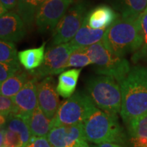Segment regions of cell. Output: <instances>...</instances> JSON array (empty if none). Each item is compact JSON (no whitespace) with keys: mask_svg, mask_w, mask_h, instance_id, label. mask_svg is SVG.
<instances>
[{"mask_svg":"<svg viewBox=\"0 0 147 147\" xmlns=\"http://www.w3.org/2000/svg\"><path fill=\"white\" fill-rule=\"evenodd\" d=\"M3 127L5 138L3 147H25L32 138L27 121L18 116H9Z\"/></svg>","mask_w":147,"mask_h":147,"instance_id":"cell-11","label":"cell"},{"mask_svg":"<svg viewBox=\"0 0 147 147\" xmlns=\"http://www.w3.org/2000/svg\"><path fill=\"white\" fill-rule=\"evenodd\" d=\"M140 23L142 30L143 44L140 49L134 53L132 57V60L134 62L147 59V8L140 16Z\"/></svg>","mask_w":147,"mask_h":147,"instance_id":"cell-26","label":"cell"},{"mask_svg":"<svg viewBox=\"0 0 147 147\" xmlns=\"http://www.w3.org/2000/svg\"><path fill=\"white\" fill-rule=\"evenodd\" d=\"M18 60V53L13 42L1 40L0 42V61L1 63L16 61Z\"/></svg>","mask_w":147,"mask_h":147,"instance_id":"cell-25","label":"cell"},{"mask_svg":"<svg viewBox=\"0 0 147 147\" xmlns=\"http://www.w3.org/2000/svg\"><path fill=\"white\" fill-rule=\"evenodd\" d=\"M45 0H18L16 12L21 16L27 27H30L35 21L38 9Z\"/></svg>","mask_w":147,"mask_h":147,"instance_id":"cell-22","label":"cell"},{"mask_svg":"<svg viewBox=\"0 0 147 147\" xmlns=\"http://www.w3.org/2000/svg\"><path fill=\"white\" fill-rule=\"evenodd\" d=\"M78 147H89V144H87V142H84V144H82L80 145V146H79Z\"/></svg>","mask_w":147,"mask_h":147,"instance_id":"cell-32","label":"cell"},{"mask_svg":"<svg viewBox=\"0 0 147 147\" xmlns=\"http://www.w3.org/2000/svg\"><path fill=\"white\" fill-rule=\"evenodd\" d=\"M46 42L38 48L29 49L18 53L20 63L27 71L34 70L40 67L45 59Z\"/></svg>","mask_w":147,"mask_h":147,"instance_id":"cell-20","label":"cell"},{"mask_svg":"<svg viewBox=\"0 0 147 147\" xmlns=\"http://www.w3.org/2000/svg\"><path fill=\"white\" fill-rule=\"evenodd\" d=\"M14 103L12 97L1 95L0 96V115L1 118L7 120L9 116L14 113Z\"/></svg>","mask_w":147,"mask_h":147,"instance_id":"cell-28","label":"cell"},{"mask_svg":"<svg viewBox=\"0 0 147 147\" xmlns=\"http://www.w3.org/2000/svg\"><path fill=\"white\" fill-rule=\"evenodd\" d=\"M38 80L35 77L29 79L23 89L12 97L14 103V113L12 115L21 117L27 121L38 106Z\"/></svg>","mask_w":147,"mask_h":147,"instance_id":"cell-10","label":"cell"},{"mask_svg":"<svg viewBox=\"0 0 147 147\" xmlns=\"http://www.w3.org/2000/svg\"><path fill=\"white\" fill-rule=\"evenodd\" d=\"M119 15L108 5L97 6L87 14V25L94 29H106L115 22Z\"/></svg>","mask_w":147,"mask_h":147,"instance_id":"cell-15","label":"cell"},{"mask_svg":"<svg viewBox=\"0 0 147 147\" xmlns=\"http://www.w3.org/2000/svg\"><path fill=\"white\" fill-rule=\"evenodd\" d=\"M73 0H45L37 11L35 21L40 33L54 31Z\"/></svg>","mask_w":147,"mask_h":147,"instance_id":"cell-9","label":"cell"},{"mask_svg":"<svg viewBox=\"0 0 147 147\" xmlns=\"http://www.w3.org/2000/svg\"><path fill=\"white\" fill-rule=\"evenodd\" d=\"M94 105L87 93L79 91L75 92L60 105L51 121L52 129L82 124Z\"/></svg>","mask_w":147,"mask_h":147,"instance_id":"cell-6","label":"cell"},{"mask_svg":"<svg viewBox=\"0 0 147 147\" xmlns=\"http://www.w3.org/2000/svg\"><path fill=\"white\" fill-rule=\"evenodd\" d=\"M25 147H52L47 137H32Z\"/></svg>","mask_w":147,"mask_h":147,"instance_id":"cell-29","label":"cell"},{"mask_svg":"<svg viewBox=\"0 0 147 147\" xmlns=\"http://www.w3.org/2000/svg\"><path fill=\"white\" fill-rule=\"evenodd\" d=\"M89 65H93V61L88 55L85 48H79L70 55L66 69L70 67H83Z\"/></svg>","mask_w":147,"mask_h":147,"instance_id":"cell-24","label":"cell"},{"mask_svg":"<svg viewBox=\"0 0 147 147\" xmlns=\"http://www.w3.org/2000/svg\"><path fill=\"white\" fill-rule=\"evenodd\" d=\"M29 80V74L26 71H19L1 84V95L10 97H14L23 89Z\"/></svg>","mask_w":147,"mask_h":147,"instance_id":"cell-21","label":"cell"},{"mask_svg":"<svg viewBox=\"0 0 147 147\" xmlns=\"http://www.w3.org/2000/svg\"><path fill=\"white\" fill-rule=\"evenodd\" d=\"M26 35V27L21 16L14 12H8L0 18L1 40L16 42Z\"/></svg>","mask_w":147,"mask_h":147,"instance_id":"cell-14","label":"cell"},{"mask_svg":"<svg viewBox=\"0 0 147 147\" xmlns=\"http://www.w3.org/2000/svg\"><path fill=\"white\" fill-rule=\"evenodd\" d=\"M87 10L84 1H78L71 5L53 31L51 46L67 43L74 38L87 16Z\"/></svg>","mask_w":147,"mask_h":147,"instance_id":"cell-8","label":"cell"},{"mask_svg":"<svg viewBox=\"0 0 147 147\" xmlns=\"http://www.w3.org/2000/svg\"><path fill=\"white\" fill-rule=\"evenodd\" d=\"M21 70L19 61L0 63V84Z\"/></svg>","mask_w":147,"mask_h":147,"instance_id":"cell-27","label":"cell"},{"mask_svg":"<svg viewBox=\"0 0 147 147\" xmlns=\"http://www.w3.org/2000/svg\"><path fill=\"white\" fill-rule=\"evenodd\" d=\"M86 89L87 94L100 110L114 115L121 113V87L113 77L105 75L92 77L87 82Z\"/></svg>","mask_w":147,"mask_h":147,"instance_id":"cell-4","label":"cell"},{"mask_svg":"<svg viewBox=\"0 0 147 147\" xmlns=\"http://www.w3.org/2000/svg\"><path fill=\"white\" fill-rule=\"evenodd\" d=\"M121 115L126 124L147 113V67L135 66L120 84Z\"/></svg>","mask_w":147,"mask_h":147,"instance_id":"cell-1","label":"cell"},{"mask_svg":"<svg viewBox=\"0 0 147 147\" xmlns=\"http://www.w3.org/2000/svg\"><path fill=\"white\" fill-rule=\"evenodd\" d=\"M102 42L108 50L121 57L127 53L137 52L143 44L140 16H119L106 29Z\"/></svg>","mask_w":147,"mask_h":147,"instance_id":"cell-2","label":"cell"},{"mask_svg":"<svg viewBox=\"0 0 147 147\" xmlns=\"http://www.w3.org/2000/svg\"><path fill=\"white\" fill-rule=\"evenodd\" d=\"M51 121L44 114L38 104L27 121L32 137H47L52 129Z\"/></svg>","mask_w":147,"mask_h":147,"instance_id":"cell-18","label":"cell"},{"mask_svg":"<svg viewBox=\"0 0 147 147\" xmlns=\"http://www.w3.org/2000/svg\"><path fill=\"white\" fill-rule=\"evenodd\" d=\"M82 126L87 141L96 144L115 143L126 146L127 138L117 115L106 113L94 105Z\"/></svg>","mask_w":147,"mask_h":147,"instance_id":"cell-3","label":"cell"},{"mask_svg":"<svg viewBox=\"0 0 147 147\" xmlns=\"http://www.w3.org/2000/svg\"><path fill=\"white\" fill-rule=\"evenodd\" d=\"M123 17L139 18L147 8V0H117Z\"/></svg>","mask_w":147,"mask_h":147,"instance_id":"cell-23","label":"cell"},{"mask_svg":"<svg viewBox=\"0 0 147 147\" xmlns=\"http://www.w3.org/2000/svg\"><path fill=\"white\" fill-rule=\"evenodd\" d=\"M1 6H3L7 10L16 9L18 3V0H0Z\"/></svg>","mask_w":147,"mask_h":147,"instance_id":"cell-30","label":"cell"},{"mask_svg":"<svg viewBox=\"0 0 147 147\" xmlns=\"http://www.w3.org/2000/svg\"><path fill=\"white\" fill-rule=\"evenodd\" d=\"M85 50L95 66V72L113 77L119 84L131 70L127 60L108 50L102 41L86 47Z\"/></svg>","mask_w":147,"mask_h":147,"instance_id":"cell-5","label":"cell"},{"mask_svg":"<svg viewBox=\"0 0 147 147\" xmlns=\"http://www.w3.org/2000/svg\"><path fill=\"white\" fill-rule=\"evenodd\" d=\"M78 48L70 42L57 46H51L45 53L43 63L38 68L29 71V74L38 79L45 78L67 70L66 65L69 56Z\"/></svg>","mask_w":147,"mask_h":147,"instance_id":"cell-7","label":"cell"},{"mask_svg":"<svg viewBox=\"0 0 147 147\" xmlns=\"http://www.w3.org/2000/svg\"><path fill=\"white\" fill-rule=\"evenodd\" d=\"M37 95L40 108L48 118L52 120L61 105L59 93L52 76L46 77L38 82Z\"/></svg>","mask_w":147,"mask_h":147,"instance_id":"cell-13","label":"cell"},{"mask_svg":"<svg viewBox=\"0 0 147 147\" xmlns=\"http://www.w3.org/2000/svg\"><path fill=\"white\" fill-rule=\"evenodd\" d=\"M106 29H94L87 25L84 18L82 26L79 29L74 38L71 40L70 43L79 49L86 48L101 42L103 39Z\"/></svg>","mask_w":147,"mask_h":147,"instance_id":"cell-17","label":"cell"},{"mask_svg":"<svg viewBox=\"0 0 147 147\" xmlns=\"http://www.w3.org/2000/svg\"><path fill=\"white\" fill-rule=\"evenodd\" d=\"M47 138L52 147H78L87 142L82 124L54 127Z\"/></svg>","mask_w":147,"mask_h":147,"instance_id":"cell-12","label":"cell"},{"mask_svg":"<svg viewBox=\"0 0 147 147\" xmlns=\"http://www.w3.org/2000/svg\"><path fill=\"white\" fill-rule=\"evenodd\" d=\"M81 70V68L67 69L60 74L57 85L59 95L64 98H69L74 93Z\"/></svg>","mask_w":147,"mask_h":147,"instance_id":"cell-19","label":"cell"},{"mask_svg":"<svg viewBox=\"0 0 147 147\" xmlns=\"http://www.w3.org/2000/svg\"><path fill=\"white\" fill-rule=\"evenodd\" d=\"M93 147H126L122 145L115 144V143H103V144H97V146H94Z\"/></svg>","mask_w":147,"mask_h":147,"instance_id":"cell-31","label":"cell"},{"mask_svg":"<svg viewBox=\"0 0 147 147\" xmlns=\"http://www.w3.org/2000/svg\"><path fill=\"white\" fill-rule=\"evenodd\" d=\"M131 147H147V113L127 124Z\"/></svg>","mask_w":147,"mask_h":147,"instance_id":"cell-16","label":"cell"}]
</instances>
